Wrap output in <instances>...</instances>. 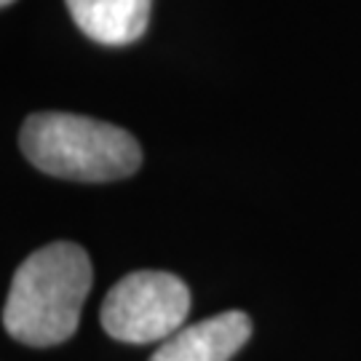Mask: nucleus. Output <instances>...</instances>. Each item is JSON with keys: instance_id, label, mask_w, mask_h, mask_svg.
Instances as JSON below:
<instances>
[{"instance_id": "6", "label": "nucleus", "mask_w": 361, "mask_h": 361, "mask_svg": "<svg viewBox=\"0 0 361 361\" xmlns=\"http://www.w3.org/2000/svg\"><path fill=\"white\" fill-rule=\"evenodd\" d=\"M13 0H0V6H11Z\"/></svg>"}, {"instance_id": "2", "label": "nucleus", "mask_w": 361, "mask_h": 361, "mask_svg": "<svg viewBox=\"0 0 361 361\" xmlns=\"http://www.w3.org/2000/svg\"><path fill=\"white\" fill-rule=\"evenodd\" d=\"M19 145L32 166L59 180L113 182L142 164V147L129 131L73 113L30 116Z\"/></svg>"}, {"instance_id": "1", "label": "nucleus", "mask_w": 361, "mask_h": 361, "mask_svg": "<svg viewBox=\"0 0 361 361\" xmlns=\"http://www.w3.org/2000/svg\"><path fill=\"white\" fill-rule=\"evenodd\" d=\"M91 289V259L78 244L40 246L13 273L3 308L6 332L32 348H51L75 335Z\"/></svg>"}, {"instance_id": "3", "label": "nucleus", "mask_w": 361, "mask_h": 361, "mask_svg": "<svg viewBox=\"0 0 361 361\" xmlns=\"http://www.w3.org/2000/svg\"><path fill=\"white\" fill-rule=\"evenodd\" d=\"M190 310L182 279L164 271H140L121 279L102 302V326L129 345H147L180 332Z\"/></svg>"}, {"instance_id": "5", "label": "nucleus", "mask_w": 361, "mask_h": 361, "mask_svg": "<svg viewBox=\"0 0 361 361\" xmlns=\"http://www.w3.org/2000/svg\"><path fill=\"white\" fill-rule=\"evenodd\" d=\"M153 0H67L73 22L102 46H129L150 22Z\"/></svg>"}, {"instance_id": "4", "label": "nucleus", "mask_w": 361, "mask_h": 361, "mask_svg": "<svg viewBox=\"0 0 361 361\" xmlns=\"http://www.w3.org/2000/svg\"><path fill=\"white\" fill-rule=\"evenodd\" d=\"M252 337V322L241 310H225L169 337L150 361H231Z\"/></svg>"}]
</instances>
